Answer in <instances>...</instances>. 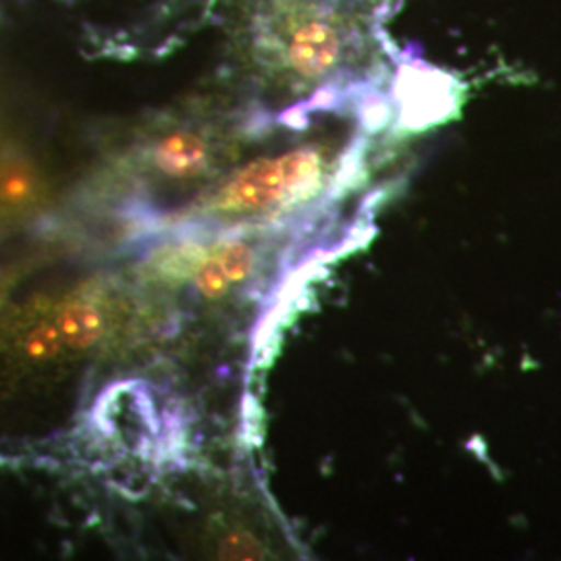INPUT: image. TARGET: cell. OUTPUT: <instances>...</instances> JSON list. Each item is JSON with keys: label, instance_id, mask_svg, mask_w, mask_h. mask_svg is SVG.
<instances>
[{"label": "cell", "instance_id": "6", "mask_svg": "<svg viewBox=\"0 0 561 561\" xmlns=\"http://www.w3.org/2000/svg\"><path fill=\"white\" fill-rule=\"evenodd\" d=\"M256 250L241 240L221 241L202 250L190 279L204 298L219 300L254 273Z\"/></svg>", "mask_w": 561, "mask_h": 561}, {"label": "cell", "instance_id": "5", "mask_svg": "<svg viewBox=\"0 0 561 561\" xmlns=\"http://www.w3.org/2000/svg\"><path fill=\"white\" fill-rule=\"evenodd\" d=\"M48 308L67 354H83L108 335L111 310L101 294H69L59 301H48Z\"/></svg>", "mask_w": 561, "mask_h": 561}, {"label": "cell", "instance_id": "3", "mask_svg": "<svg viewBox=\"0 0 561 561\" xmlns=\"http://www.w3.org/2000/svg\"><path fill=\"white\" fill-rule=\"evenodd\" d=\"M50 196L53 187L41 161L0 129V229L36 217Z\"/></svg>", "mask_w": 561, "mask_h": 561}, {"label": "cell", "instance_id": "2", "mask_svg": "<svg viewBox=\"0 0 561 561\" xmlns=\"http://www.w3.org/2000/svg\"><path fill=\"white\" fill-rule=\"evenodd\" d=\"M331 141H301L241 164L208 192L202 210L217 217H254L291 208L321 194L340 169Z\"/></svg>", "mask_w": 561, "mask_h": 561}, {"label": "cell", "instance_id": "1", "mask_svg": "<svg viewBox=\"0 0 561 561\" xmlns=\"http://www.w3.org/2000/svg\"><path fill=\"white\" fill-rule=\"evenodd\" d=\"M385 2L391 0H233L231 53L271 88L324 96L381 67Z\"/></svg>", "mask_w": 561, "mask_h": 561}, {"label": "cell", "instance_id": "4", "mask_svg": "<svg viewBox=\"0 0 561 561\" xmlns=\"http://www.w3.org/2000/svg\"><path fill=\"white\" fill-rule=\"evenodd\" d=\"M141 162L161 180L187 183L210 173L217 162V148L201 127L175 123L146 141Z\"/></svg>", "mask_w": 561, "mask_h": 561}, {"label": "cell", "instance_id": "7", "mask_svg": "<svg viewBox=\"0 0 561 561\" xmlns=\"http://www.w3.org/2000/svg\"><path fill=\"white\" fill-rule=\"evenodd\" d=\"M18 271H9L7 275H0V301L4 298V294H7V287H9V279L15 275Z\"/></svg>", "mask_w": 561, "mask_h": 561}]
</instances>
